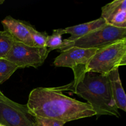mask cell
Wrapping results in <instances>:
<instances>
[{
  "label": "cell",
  "instance_id": "obj_13",
  "mask_svg": "<svg viewBox=\"0 0 126 126\" xmlns=\"http://www.w3.org/2000/svg\"><path fill=\"white\" fill-rule=\"evenodd\" d=\"M15 41L12 36L6 31H0V58H6Z\"/></svg>",
  "mask_w": 126,
  "mask_h": 126
},
{
  "label": "cell",
  "instance_id": "obj_8",
  "mask_svg": "<svg viewBox=\"0 0 126 126\" xmlns=\"http://www.w3.org/2000/svg\"><path fill=\"white\" fill-rule=\"evenodd\" d=\"M4 30L9 33L14 40L30 46H34L27 27V22L7 16L1 21Z\"/></svg>",
  "mask_w": 126,
  "mask_h": 126
},
{
  "label": "cell",
  "instance_id": "obj_16",
  "mask_svg": "<svg viewBox=\"0 0 126 126\" xmlns=\"http://www.w3.org/2000/svg\"><path fill=\"white\" fill-rule=\"evenodd\" d=\"M113 27L120 28H126V10L121 11L107 22Z\"/></svg>",
  "mask_w": 126,
  "mask_h": 126
},
{
  "label": "cell",
  "instance_id": "obj_10",
  "mask_svg": "<svg viewBox=\"0 0 126 126\" xmlns=\"http://www.w3.org/2000/svg\"><path fill=\"white\" fill-rule=\"evenodd\" d=\"M111 87L113 99L118 110L126 113V94L122 85L119 73V68L114 69L108 75Z\"/></svg>",
  "mask_w": 126,
  "mask_h": 126
},
{
  "label": "cell",
  "instance_id": "obj_21",
  "mask_svg": "<svg viewBox=\"0 0 126 126\" xmlns=\"http://www.w3.org/2000/svg\"><path fill=\"white\" fill-rule=\"evenodd\" d=\"M4 95V94L2 93V92H1V91H0V95Z\"/></svg>",
  "mask_w": 126,
  "mask_h": 126
},
{
  "label": "cell",
  "instance_id": "obj_11",
  "mask_svg": "<svg viewBox=\"0 0 126 126\" xmlns=\"http://www.w3.org/2000/svg\"><path fill=\"white\" fill-rule=\"evenodd\" d=\"M124 10H126V0H115L102 7L101 17L107 22L117 14Z\"/></svg>",
  "mask_w": 126,
  "mask_h": 126
},
{
  "label": "cell",
  "instance_id": "obj_14",
  "mask_svg": "<svg viewBox=\"0 0 126 126\" xmlns=\"http://www.w3.org/2000/svg\"><path fill=\"white\" fill-rule=\"evenodd\" d=\"M63 34H65L64 29L60 28L54 30L52 34L48 35L46 43V47L49 49V51L55 49L59 50L63 43Z\"/></svg>",
  "mask_w": 126,
  "mask_h": 126
},
{
  "label": "cell",
  "instance_id": "obj_15",
  "mask_svg": "<svg viewBox=\"0 0 126 126\" xmlns=\"http://www.w3.org/2000/svg\"><path fill=\"white\" fill-rule=\"evenodd\" d=\"M27 27L30 32L34 47H46V43L48 36V34H47L46 32H38L32 25L28 23H27Z\"/></svg>",
  "mask_w": 126,
  "mask_h": 126
},
{
  "label": "cell",
  "instance_id": "obj_20",
  "mask_svg": "<svg viewBox=\"0 0 126 126\" xmlns=\"http://www.w3.org/2000/svg\"><path fill=\"white\" fill-rule=\"evenodd\" d=\"M4 2V0H0V5L2 4Z\"/></svg>",
  "mask_w": 126,
  "mask_h": 126
},
{
  "label": "cell",
  "instance_id": "obj_19",
  "mask_svg": "<svg viewBox=\"0 0 126 126\" xmlns=\"http://www.w3.org/2000/svg\"><path fill=\"white\" fill-rule=\"evenodd\" d=\"M126 60V52L125 54H124V57H123V59H122L121 60Z\"/></svg>",
  "mask_w": 126,
  "mask_h": 126
},
{
  "label": "cell",
  "instance_id": "obj_5",
  "mask_svg": "<svg viewBox=\"0 0 126 126\" xmlns=\"http://www.w3.org/2000/svg\"><path fill=\"white\" fill-rule=\"evenodd\" d=\"M0 124L6 126H38L36 117L27 105L13 102L0 95Z\"/></svg>",
  "mask_w": 126,
  "mask_h": 126
},
{
  "label": "cell",
  "instance_id": "obj_18",
  "mask_svg": "<svg viewBox=\"0 0 126 126\" xmlns=\"http://www.w3.org/2000/svg\"><path fill=\"white\" fill-rule=\"evenodd\" d=\"M126 60H121L119 64V66H126Z\"/></svg>",
  "mask_w": 126,
  "mask_h": 126
},
{
  "label": "cell",
  "instance_id": "obj_1",
  "mask_svg": "<svg viewBox=\"0 0 126 126\" xmlns=\"http://www.w3.org/2000/svg\"><path fill=\"white\" fill-rule=\"evenodd\" d=\"M27 105L35 117L65 123L96 115L89 104L70 98L55 88L34 89L30 94Z\"/></svg>",
  "mask_w": 126,
  "mask_h": 126
},
{
  "label": "cell",
  "instance_id": "obj_7",
  "mask_svg": "<svg viewBox=\"0 0 126 126\" xmlns=\"http://www.w3.org/2000/svg\"><path fill=\"white\" fill-rule=\"evenodd\" d=\"M97 49H84L72 47L62 51L54 61L57 67H68L74 73L73 82H76L83 76L87 63L95 54Z\"/></svg>",
  "mask_w": 126,
  "mask_h": 126
},
{
  "label": "cell",
  "instance_id": "obj_9",
  "mask_svg": "<svg viewBox=\"0 0 126 126\" xmlns=\"http://www.w3.org/2000/svg\"><path fill=\"white\" fill-rule=\"evenodd\" d=\"M107 22L102 17L98 19L82 24L69 27L64 29L65 34H70L69 38L63 40V43H70L76 41L107 25Z\"/></svg>",
  "mask_w": 126,
  "mask_h": 126
},
{
  "label": "cell",
  "instance_id": "obj_12",
  "mask_svg": "<svg viewBox=\"0 0 126 126\" xmlns=\"http://www.w3.org/2000/svg\"><path fill=\"white\" fill-rule=\"evenodd\" d=\"M19 68L17 65L5 58H0V85L7 81Z\"/></svg>",
  "mask_w": 126,
  "mask_h": 126
},
{
  "label": "cell",
  "instance_id": "obj_2",
  "mask_svg": "<svg viewBox=\"0 0 126 126\" xmlns=\"http://www.w3.org/2000/svg\"><path fill=\"white\" fill-rule=\"evenodd\" d=\"M55 89L62 92L71 91L87 100L97 117L102 115L121 116L113 99L108 75L87 72L77 82Z\"/></svg>",
  "mask_w": 126,
  "mask_h": 126
},
{
  "label": "cell",
  "instance_id": "obj_3",
  "mask_svg": "<svg viewBox=\"0 0 126 126\" xmlns=\"http://www.w3.org/2000/svg\"><path fill=\"white\" fill-rule=\"evenodd\" d=\"M126 52V38L116 41L97 49L86 67L85 73L93 72L108 75L111 71L119 68Z\"/></svg>",
  "mask_w": 126,
  "mask_h": 126
},
{
  "label": "cell",
  "instance_id": "obj_4",
  "mask_svg": "<svg viewBox=\"0 0 126 126\" xmlns=\"http://www.w3.org/2000/svg\"><path fill=\"white\" fill-rule=\"evenodd\" d=\"M126 38V28H120L107 24L79 39L70 43H62L59 51L72 47L98 49L116 41Z\"/></svg>",
  "mask_w": 126,
  "mask_h": 126
},
{
  "label": "cell",
  "instance_id": "obj_6",
  "mask_svg": "<svg viewBox=\"0 0 126 126\" xmlns=\"http://www.w3.org/2000/svg\"><path fill=\"white\" fill-rule=\"evenodd\" d=\"M47 47L30 46L23 43L15 41L11 51L5 59L19 67H33L37 68L44 63L49 55Z\"/></svg>",
  "mask_w": 126,
  "mask_h": 126
},
{
  "label": "cell",
  "instance_id": "obj_17",
  "mask_svg": "<svg viewBox=\"0 0 126 126\" xmlns=\"http://www.w3.org/2000/svg\"><path fill=\"white\" fill-rule=\"evenodd\" d=\"M38 126H63L65 123L56 119L36 117Z\"/></svg>",
  "mask_w": 126,
  "mask_h": 126
},
{
  "label": "cell",
  "instance_id": "obj_22",
  "mask_svg": "<svg viewBox=\"0 0 126 126\" xmlns=\"http://www.w3.org/2000/svg\"><path fill=\"white\" fill-rule=\"evenodd\" d=\"M0 126H6L3 125V124H0Z\"/></svg>",
  "mask_w": 126,
  "mask_h": 126
}]
</instances>
